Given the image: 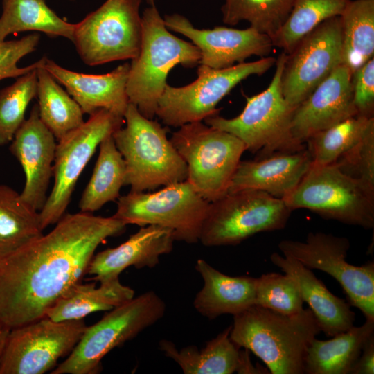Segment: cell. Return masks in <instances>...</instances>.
Masks as SVG:
<instances>
[{"label": "cell", "mask_w": 374, "mask_h": 374, "mask_svg": "<svg viewBox=\"0 0 374 374\" xmlns=\"http://www.w3.org/2000/svg\"><path fill=\"white\" fill-rule=\"evenodd\" d=\"M42 235L0 258V323L12 330L45 317L80 282L96 249L126 224L91 213L66 214Z\"/></svg>", "instance_id": "obj_1"}, {"label": "cell", "mask_w": 374, "mask_h": 374, "mask_svg": "<svg viewBox=\"0 0 374 374\" xmlns=\"http://www.w3.org/2000/svg\"><path fill=\"white\" fill-rule=\"evenodd\" d=\"M321 332L310 308L287 315L253 305L233 316L230 339L272 374H303L307 350Z\"/></svg>", "instance_id": "obj_2"}, {"label": "cell", "mask_w": 374, "mask_h": 374, "mask_svg": "<svg viewBox=\"0 0 374 374\" xmlns=\"http://www.w3.org/2000/svg\"><path fill=\"white\" fill-rule=\"evenodd\" d=\"M141 20V50L130 64L126 92L129 102L153 119L169 72L177 65L195 66L201 53L193 43L170 33L154 4L144 10Z\"/></svg>", "instance_id": "obj_3"}, {"label": "cell", "mask_w": 374, "mask_h": 374, "mask_svg": "<svg viewBox=\"0 0 374 374\" xmlns=\"http://www.w3.org/2000/svg\"><path fill=\"white\" fill-rule=\"evenodd\" d=\"M126 125L112 134L125 166V185L131 192L154 190L187 179V166L168 139V129L143 116L129 103Z\"/></svg>", "instance_id": "obj_4"}, {"label": "cell", "mask_w": 374, "mask_h": 374, "mask_svg": "<svg viewBox=\"0 0 374 374\" xmlns=\"http://www.w3.org/2000/svg\"><path fill=\"white\" fill-rule=\"evenodd\" d=\"M285 58L286 53L283 51L276 59L275 73L269 87L256 95L246 96V105L238 116L225 118L217 114L206 118L205 123L233 134L244 143L246 150L258 152L259 158L305 149L304 143L292 134L295 108L288 104L281 90Z\"/></svg>", "instance_id": "obj_5"}, {"label": "cell", "mask_w": 374, "mask_h": 374, "mask_svg": "<svg viewBox=\"0 0 374 374\" xmlns=\"http://www.w3.org/2000/svg\"><path fill=\"white\" fill-rule=\"evenodd\" d=\"M282 199L292 211L305 208L344 224L374 226V185L346 175L334 163L311 165Z\"/></svg>", "instance_id": "obj_6"}, {"label": "cell", "mask_w": 374, "mask_h": 374, "mask_svg": "<svg viewBox=\"0 0 374 374\" xmlns=\"http://www.w3.org/2000/svg\"><path fill=\"white\" fill-rule=\"evenodd\" d=\"M170 141L186 163V181L202 198L211 202L228 193L246 150L240 139L197 121L181 126Z\"/></svg>", "instance_id": "obj_7"}, {"label": "cell", "mask_w": 374, "mask_h": 374, "mask_svg": "<svg viewBox=\"0 0 374 374\" xmlns=\"http://www.w3.org/2000/svg\"><path fill=\"white\" fill-rule=\"evenodd\" d=\"M165 312L164 301L154 291L134 297L87 326L73 350L51 373H97L109 352L154 324Z\"/></svg>", "instance_id": "obj_8"}, {"label": "cell", "mask_w": 374, "mask_h": 374, "mask_svg": "<svg viewBox=\"0 0 374 374\" xmlns=\"http://www.w3.org/2000/svg\"><path fill=\"white\" fill-rule=\"evenodd\" d=\"M292 210L264 191L227 193L209 202L199 242L206 247L236 245L262 232L283 229Z\"/></svg>", "instance_id": "obj_9"}, {"label": "cell", "mask_w": 374, "mask_h": 374, "mask_svg": "<svg viewBox=\"0 0 374 374\" xmlns=\"http://www.w3.org/2000/svg\"><path fill=\"white\" fill-rule=\"evenodd\" d=\"M141 0H106L75 24L72 42L82 62L97 66L133 60L142 40Z\"/></svg>", "instance_id": "obj_10"}, {"label": "cell", "mask_w": 374, "mask_h": 374, "mask_svg": "<svg viewBox=\"0 0 374 374\" xmlns=\"http://www.w3.org/2000/svg\"><path fill=\"white\" fill-rule=\"evenodd\" d=\"M265 57L256 61L214 69L200 64L197 79L186 86L167 84L157 103L156 116L166 126L180 127L217 115L218 103L238 83L252 75H261L276 64Z\"/></svg>", "instance_id": "obj_11"}, {"label": "cell", "mask_w": 374, "mask_h": 374, "mask_svg": "<svg viewBox=\"0 0 374 374\" xmlns=\"http://www.w3.org/2000/svg\"><path fill=\"white\" fill-rule=\"evenodd\" d=\"M209 202L186 180L154 193L130 192L119 197L113 217L126 225H157L172 231L175 240L188 244L199 241Z\"/></svg>", "instance_id": "obj_12"}, {"label": "cell", "mask_w": 374, "mask_h": 374, "mask_svg": "<svg viewBox=\"0 0 374 374\" xmlns=\"http://www.w3.org/2000/svg\"><path fill=\"white\" fill-rule=\"evenodd\" d=\"M350 246L347 238L323 232H310L304 242L284 240L278 244L284 256L333 277L350 305L358 308L366 319L374 320V262L361 266L348 263L346 258Z\"/></svg>", "instance_id": "obj_13"}, {"label": "cell", "mask_w": 374, "mask_h": 374, "mask_svg": "<svg viewBox=\"0 0 374 374\" xmlns=\"http://www.w3.org/2000/svg\"><path fill=\"white\" fill-rule=\"evenodd\" d=\"M123 120V116L101 109L57 141L53 163L54 185L39 212L43 229L62 217L78 177L96 149L121 127Z\"/></svg>", "instance_id": "obj_14"}, {"label": "cell", "mask_w": 374, "mask_h": 374, "mask_svg": "<svg viewBox=\"0 0 374 374\" xmlns=\"http://www.w3.org/2000/svg\"><path fill=\"white\" fill-rule=\"evenodd\" d=\"M87 326L83 319L56 321L46 317L10 330L0 374H43L69 355Z\"/></svg>", "instance_id": "obj_15"}, {"label": "cell", "mask_w": 374, "mask_h": 374, "mask_svg": "<svg viewBox=\"0 0 374 374\" xmlns=\"http://www.w3.org/2000/svg\"><path fill=\"white\" fill-rule=\"evenodd\" d=\"M342 64L340 17L326 19L286 53L281 90L296 108Z\"/></svg>", "instance_id": "obj_16"}, {"label": "cell", "mask_w": 374, "mask_h": 374, "mask_svg": "<svg viewBox=\"0 0 374 374\" xmlns=\"http://www.w3.org/2000/svg\"><path fill=\"white\" fill-rule=\"evenodd\" d=\"M163 21L169 30L184 35L199 48L200 64L214 69L244 62L253 55L265 57L274 47L268 35L251 27L235 29L217 26L213 29H199L179 14L166 15Z\"/></svg>", "instance_id": "obj_17"}, {"label": "cell", "mask_w": 374, "mask_h": 374, "mask_svg": "<svg viewBox=\"0 0 374 374\" xmlns=\"http://www.w3.org/2000/svg\"><path fill=\"white\" fill-rule=\"evenodd\" d=\"M56 139L39 116L35 104L28 119L17 130L10 151L23 168L25 184L20 193L22 200L39 212L47 199V190L53 175Z\"/></svg>", "instance_id": "obj_18"}, {"label": "cell", "mask_w": 374, "mask_h": 374, "mask_svg": "<svg viewBox=\"0 0 374 374\" xmlns=\"http://www.w3.org/2000/svg\"><path fill=\"white\" fill-rule=\"evenodd\" d=\"M352 73L341 64L294 109L291 130L295 139L304 143L313 134L357 116Z\"/></svg>", "instance_id": "obj_19"}, {"label": "cell", "mask_w": 374, "mask_h": 374, "mask_svg": "<svg viewBox=\"0 0 374 374\" xmlns=\"http://www.w3.org/2000/svg\"><path fill=\"white\" fill-rule=\"evenodd\" d=\"M43 66L89 116L105 109L124 116L130 103L126 84L130 64L118 66L111 72L95 75L66 69L45 57Z\"/></svg>", "instance_id": "obj_20"}, {"label": "cell", "mask_w": 374, "mask_h": 374, "mask_svg": "<svg viewBox=\"0 0 374 374\" xmlns=\"http://www.w3.org/2000/svg\"><path fill=\"white\" fill-rule=\"evenodd\" d=\"M171 229L157 226H141L123 243L108 248L91 258L86 273L93 276L91 280L103 281L119 278L126 268L154 267L162 255L170 253L175 241Z\"/></svg>", "instance_id": "obj_21"}, {"label": "cell", "mask_w": 374, "mask_h": 374, "mask_svg": "<svg viewBox=\"0 0 374 374\" xmlns=\"http://www.w3.org/2000/svg\"><path fill=\"white\" fill-rule=\"evenodd\" d=\"M311 165L312 160L306 149L240 161L228 193L257 190L283 199L297 186Z\"/></svg>", "instance_id": "obj_22"}, {"label": "cell", "mask_w": 374, "mask_h": 374, "mask_svg": "<svg viewBox=\"0 0 374 374\" xmlns=\"http://www.w3.org/2000/svg\"><path fill=\"white\" fill-rule=\"evenodd\" d=\"M270 260L296 280L303 302L308 304L327 337H332L354 326L355 314L350 304L330 292L310 269L278 253H271Z\"/></svg>", "instance_id": "obj_23"}, {"label": "cell", "mask_w": 374, "mask_h": 374, "mask_svg": "<svg viewBox=\"0 0 374 374\" xmlns=\"http://www.w3.org/2000/svg\"><path fill=\"white\" fill-rule=\"evenodd\" d=\"M195 269L204 285L193 301L195 310L209 319L230 314L233 316L255 305L256 278L231 276L198 259Z\"/></svg>", "instance_id": "obj_24"}, {"label": "cell", "mask_w": 374, "mask_h": 374, "mask_svg": "<svg viewBox=\"0 0 374 374\" xmlns=\"http://www.w3.org/2000/svg\"><path fill=\"white\" fill-rule=\"evenodd\" d=\"M134 297V291L119 278L73 285L46 311L45 317L56 321L83 319L91 313L111 310Z\"/></svg>", "instance_id": "obj_25"}, {"label": "cell", "mask_w": 374, "mask_h": 374, "mask_svg": "<svg viewBox=\"0 0 374 374\" xmlns=\"http://www.w3.org/2000/svg\"><path fill=\"white\" fill-rule=\"evenodd\" d=\"M374 334V320L366 319L326 341L314 339L309 346L304 373L350 374L364 345Z\"/></svg>", "instance_id": "obj_26"}, {"label": "cell", "mask_w": 374, "mask_h": 374, "mask_svg": "<svg viewBox=\"0 0 374 374\" xmlns=\"http://www.w3.org/2000/svg\"><path fill=\"white\" fill-rule=\"evenodd\" d=\"M231 326L199 349L189 346L178 350L170 341L159 342L164 355L178 364L185 374H232L238 371L241 348L230 339Z\"/></svg>", "instance_id": "obj_27"}, {"label": "cell", "mask_w": 374, "mask_h": 374, "mask_svg": "<svg viewBox=\"0 0 374 374\" xmlns=\"http://www.w3.org/2000/svg\"><path fill=\"white\" fill-rule=\"evenodd\" d=\"M74 28L75 24L60 18L45 0H2L0 42L10 34L32 30L72 42Z\"/></svg>", "instance_id": "obj_28"}, {"label": "cell", "mask_w": 374, "mask_h": 374, "mask_svg": "<svg viewBox=\"0 0 374 374\" xmlns=\"http://www.w3.org/2000/svg\"><path fill=\"white\" fill-rule=\"evenodd\" d=\"M339 17L342 64L353 73L374 57V0H349Z\"/></svg>", "instance_id": "obj_29"}, {"label": "cell", "mask_w": 374, "mask_h": 374, "mask_svg": "<svg viewBox=\"0 0 374 374\" xmlns=\"http://www.w3.org/2000/svg\"><path fill=\"white\" fill-rule=\"evenodd\" d=\"M44 62L37 69L39 116L58 141L84 123V113L43 66Z\"/></svg>", "instance_id": "obj_30"}, {"label": "cell", "mask_w": 374, "mask_h": 374, "mask_svg": "<svg viewBox=\"0 0 374 374\" xmlns=\"http://www.w3.org/2000/svg\"><path fill=\"white\" fill-rule=\"evenodd\" d=\"M99 148L93 174L79 202L80 212L93 213L114 201L125 185V161L112 135L105 138Z\"/></svg>", "instance_id": "obj_31"}, {"label": "cell", "mask_w": 374, "mask_h": 374, "mask_svg": "<svg viewBox=\"0 0 374 374\" xmlns=\"http://www.w3.org/2000/svg\"><path fill=\"white\" fill-rule=\"evenodd\" d=\"M39 213L20 194L0 184V258L42 235Z\"/></svg>", "instance_id": "obj_32"}, {"label": "cell", "mask_w": 374, "mask_h": 374, "mask_svg": "<svg viewBox=\"0 0 374 374\" xmlns=\"http://www.w3.org/2000/svg\"><path fill=\"white\" fill-rule=\"evenodd\" d=\"M374 126V118L355 116L310 136L305 143L313 166L335 163Z\"/></svg>", "instance_id": "obj_33"}, {"label": "cell", "mask_w": 374, "mask_h": 374, "mask_svg": "<svg viewBox=\"0 0 374 374\" xmlns=\"http://www.w3.org/2000/svg\"><path fill=\"white\" fill-rule=\"evenodd\" d=\"M349 0H294L288 18L271 38L274 46L288 53L296 44L328 19L340 16Z\"/></svg>", "instance_id": "obj_34"}, {"label": "cell", "mask_w": 374, "mask_h": 374, "mask_svg": "<svg viewBox=\"0 0 374 374\" xmlns=\"http://www.w3.org/2000/svg\"><path fill=\"white\" fill-rule=\"evenodd\" d=\"M294 0H225L222 6V21L234 26L247 21L250 27L271 39L284 25Z\"/></svg>", "instance_id": "obj_35"}, {"label": "cell", "mask_w": 374, "mask_h": 374, "mask_svg": "<svg viewBox=\"0 0 374 374\" xmlns=\"http://www.w3.org/2000/svg\"><path fill=\"white\" fill-rule=\"evenodd\" d=\"M37 69L19 77L13 84L0 90V146L12 141L25 121L28 104L37 96Z\"/></svg>", "instance_id": "obj_36"}, {"label": "cell", "mask_w": 374, "mask_h": 374, "mask_svg": "<svg viewBox=\"0 0 374 374\" xmlns=\"http://www.w3.org/2000/svg\"><path fill=\"white\" fill-rule=\"evenodd\" d=\"M255 305L287 315L303 310L297 282L285 273L270 272L256 278Z\"/></svg>", "instance_id": "obj_37"}, {"label": "cell", "mask_w": 374, "mask_h": 374, "mask_svg": "<svg viewBox=\"0 0 374 374\" xmlns=\"http://www.w3.org/2000/svg\"><path fill=\"white\" fill-rule=\"evenodd\" d=\"M334 164L346 175L374 185V126Z\"/></svg>", "instance_id": "obj_38"}, {"label": "cell", "mask_w": 374, "mask_h": 374, "mask_svg": "<svg viewBox=\"0 0 374 374\" xmlns=\"http://www.w3.org/2000/svg\"><path fill=\"white\" fill-rule=\"evenodd\" d=\"M39 39L38 33H33L19 39L0 42V80L8 78H19L43 63L44 57L27 66H17L22 57L36 50Z\"/></svg>", "instance_id": "obj_39"}, {"label": "cell", "mask_w": 374, "mask_h": 374, "mask_svg": "<svg viewBox=\"0 0 374 374\" xmlns=\"http://www.w3.org/2000/svg\"><path fill=\"white\" fill-rule=\"evenodd\" d=\"M353 103L357 115L373 117L374 112V57L352 73Z\"/></svg>", "instance_id": "obj_40"}, {"label": "cell", "mask_w": 374, "mask_h": 374, "mask_svg": "<svg viewBox=\"0 0 374 374\" xmlns=\"http://www.w3.org/2000/svg\"><path fill=\"white\" fill-rule=\"evenodd\" d=\"M374 373V334L366 341L350 374Z\"/></svg>", "instance_id": "obj_41"}, {"label": "cell", "mask_w": 374, "mask_h": 374, "mask_svg": "<svg viewBox=\"0 0 374 374\" xmlns=\"http://www.w3.org/2000/svg\"><path fill=\"white\" fill-rule=\"evenodd\" d=\"M10 330L0 323V362Z\"/></svg>", "instance_id": "obj_42"}, {"label": "cell", "mask_w": 374, "mask_h": 374, "mask_svg": "<svg viewBox=\"0 0 374 374\" xmlns=\"http://www.w3.org/2000/svg\"><path fill=\"white\" fill-rule=\"evenodd\" d=\"M146 2L150 6L154 5L155 0H145Z\"/></svg>", "instance_id": "obj_43"}, {"label": "cell", "mask_w": 374, "mask_h": 374, "mask_svg": "<svg viewBox=\"0 0 374 374\" xmlns=\"http://www.w3.org/2000/svg\"><path fill=\"white\" fill-rule=\"evenodd\" d=\"M71 1H74V0H71Z\"/></svg>", "instance_id": "obj_44"}]
</instances>
